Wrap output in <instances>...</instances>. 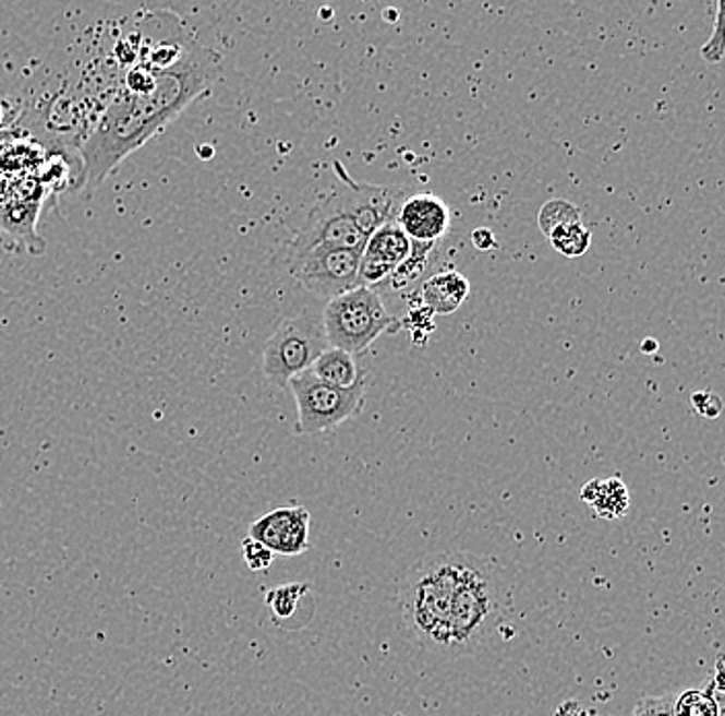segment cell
Here are the masks:
<instances>
[{"label":"cell","instance_id":"cell-5","mask_svg":"<svg viewBox=\"0 0 725 716\" xmlns=\"http://www.w3.org/2000/svg\"><path fill=\"white\" fill-rule=\"evenodd\" d=\"M328 347L324 326L316 321L307 317L282 319L264 345V377L277 386H287L291 378L310 370Z\"/></svg>","mask_w":725,"mask_h":716},{"label":"cell","instance_id":"cell-12","mask_svg":"<svg viewBox=\"0 0 725 716\" xmlns=\"http://www.w3.org/2000/svg\"><path fill=\"white\" fill-rule=\"evenodd\" d=\"M439 242H412V250L410 256L400 264L390 279L386 282V287L390 289L391 294L402 296V298H410V296H419L421 285L425 283L431 271V266L435 264V254H437Z\"/></svg>","mask_w":725,"mask_h":716},{"label":"cell","instance_id":"cell-14","mask_svg":"<svg viewBox=\"0 0 725 716\" xmlns=\"http://www.w3.org/2000/svg\"><path fill=\"white\" fill-rule=\"evenodd\" d=\"M310 370L326 384H333L338 389H349L363 378L357 368L354 356L336 347L324 349V354L314 361Z\"/></svg>","mask_w":725,"mask_h":716},{"label":"cell","instance_id":"cell-9","mask_svg":"<svg viewBox=\"0 0 725 716\" xmlns=\"http://www.w3.org/2000/svg\"><path fill=\"white\" fill-rule=\"evenodd\" d=\"M310 510L305 506H287L266 512L250 525L252 539L268 547L275 556H301L310 549Z\"/></svg>","mask_w":725,"mask_h":716},{"label":"cell","instance_id":"cell-19","mask_svg":"<svg viewBox=\"0 0 725 716\" xmlns=\"http://www.w3.org/2000/svg\"><path fill=\"white\" fill-rule=\"evenodd\" d=\"M701 57L709 64H720L725 58V0L717 2V15L713 23V34L701 46Z\"/></svg>","mask_w":725,"mask_h":716},{"label":"cell","instance_id":"cell-17","mask_svg":"<svg viewBox=\"0 0 725 716\" xmlns=\"http://www.w3.org/2000/svg\"><path fill=\"white\" fill-rule=\"evenodd\" d=\"M674 713L676 716H720V706L705 685L685 690L680 696H676Z\"/></svg>","mask_w":725,"mask_h":716},{"label":"cell","instance_id":"cell-24","mask_svg":"<svg viewBox=\"0 0 725 716\" xmlns=\"http://www.w3.org/2000/svg\"><path fill=\"white\" fill-rule=\"evenodd\" d=\"M431 317H433V312L427 310L425 306H419V308H414V310L410 312L409 321L407 322L410 324L412 339L416 337V333H419V331H425V335H428V333L435 329V324L431 322Z\"/></svg>","mask_w":725,"mask_h":716},{"label":"cell","instance_id":"cell-26","mask_svg":"<svg viewBox=\"0 0 725 716\" xmlns=\"http://www.w3.org/2000/svg\"><path fill=\"white\" fill-rule=\"evenodd\" d=\"M2 116H4V114H2V108H0V127H2Z\"/></svg>","mask_w":725,"mask_h":716},{"label":"cell","instance_id":"cell-11","mask_svg":"<svg viewBox=\"0 0 725 716\" xmlns=\"http://www.w3.org/2000/svg\"><path fill=\"white\" fill-rule=\"evenodd\" d=\"M468 294H470V283L464 275L454 268H444L428 275L421 285L419 298L421 306H425L433 314L447 317L454 314L466 302Z\"/></svg>","mask_w":725,"mask_h":716},{"label":"cell","instance_id":"cell-25","mask_svg":"<svg viewBox=\"0 0 725 716\" xmlns=\"http://www.w3.org/2000/svg\"><path fill=\"white\" fill-rule=\"evenodd\" d=\"M472 244L479 250H493L497 246V238L488 227H479L472 231Z\"/></svg>","mask_w":725,"mask_h":716},{"label":"cell","instance_id":"cell-13","mask_svg":"<svg viewBox=\"0 0 725 716\" xmlns=\"http://www.w3.org/2000/svg\"><path fill=\"white\" fill-rule=\"evenodd\" d=\"M581 500L594 510L595 516L616 521L627 514L631 506V496L620 477L608 479H592L581 488Z\"/></svg>","mask_w":725,"mask_h":716},{"label":"cell","instance_id":"cell-6","mask_svg":"<svg viewBox=\"0 0 725 716\" xmlns=\"http://www.w3.org/2000/svg\"><path fill=\"white\" fill-rule=\"evenodd\" d=\"M361 254L363 250L326 246L289 250V268L310 294L330 302L359 287Z\"/></svg>","mask_w":725,"mask_h":716},{"label":"cell","instance_id":"cell-15","mask_svg":"<svg viewBox=\"0 0 725 716\" xmlns=\"http://www.w3.org/2000/svg\"><path fill=\"white\" fill-rule=\"evenodd\" d=\"M312 597V585L307 583H291V585H280L277 588H270L266 593L264 604L268 607L273 620L285 625L291 622L298 616L299 605L303 599Z\"/></svg>","mask_w":725,"mask_h":716},{"label":"cell","instance_id":"cell-4","mask_svg":"<svg viewBox=\"0 0 725 716\" xmlns=\"http://www.w3.org/2000/svg\"><path fill=\"white\" fill-rule=\"evenodd\" d=\"M298 403L299 434H317L335 430L361 411L365 401V380L361 378L349 389H338L305 370L289 380Z\"/></svg>","mask_w":725,"mask_h":716},{"label":"cell","instance_id":"cell-16","mask_svg":"<svg viewBox=\"0 0 725 716\" xmlns=\"http://www.w3.org/2000/svg\"><path fill=\"white\" fill-rule=\"evenodd\" d=\"M551 244L557 250L558 254L567 256V259H577V256H583L590 246H592V231L588 227L583 226L581 222L579 224H567V226H560L548 236Z\"/></svg>","mask_w":725,"mask_h":716},{"label":"cell","instance_id":"cell-20","mask_svg":"<svg viewBox=\"0 0 725 716\" xmlns=\"http://www.w3.org/2000/svg\"><path fill=\"white\" fill-rule=\"evenodd\" d=\"M242 553L245 565L254 572H264L275 562V553L268 547L262 546L261 541L252 539V537L243 539Z\"/></svg>","mask_w":725,"mask_h":716},{"label":"cell","instance_id":"cell-18","mask_svg":"<svg viewBox=\"0 0 725 716\" xmlns=\"http://www.w3.org/2000/svg\"><path fill=\"white\" fill-rule=\"evenodd\" d=\"M581 222V211L565 201V199H553L548 203H544V207L540 208L539 226L542 234L548 238L557 227L567 226V224H579Z\"/></svg>","mask_w":725,"mask_h":716},{"label":"cell","instance_id":"cell-3","mask_svg":"<svg viewBox=\"0 0 725 716\" xmlns=\"http://www.w3.org/2000/svg\"><path fill=\"white\" fill-rule=\"evenodd\" d=\"M322 326L330 347L359 356L379 335L390 333L396 321L375 289L354 287L353 291L328 302Z\"/></svg>","mask_w":725,"mask_h":716},{"label":"cell","instance_id":"cell-22","mask_svg":"<svg viewBox=\"0 0 725 716\" xmlns=\"http://www.w3.org/2000/svg\"><path fill=\"white\" fill-rule=\"evenodd\" d=\"M706 688L711 690V694L717 700L720 716H725V653H720L715 657L713 673H711V679H709Z\"/></svg>","mask_w":725,"mask_h":716},{"label":"cell","instance_id":"cell-21","mask_svg":"<svg viewBox=\"0 0 725 716\" xmlns=\"http://www.w3.org/2000/svg\"><path fill=\"white\" fill-rule=\"evenodd\" d=\"M676 696H643L632 708L631 716H676L674 713Z\"/></svg>","mask_w":725,"mask_h":716},{"label":"cell","instance_id":"cell-23","mask_svg":"<svg viewBox=\"0 0 725 716\" xmlns=\"http://www.w3.org/2000/svg\"><path fill=\"white\" fill-rule=\"evenodd\" d=\"M690 401H692L694 411L699 415H703L706 419H715V417H720V414L724 411V403H722V398L715 395V393H709V391L694 393Z\"/></svg>","mask_w":725,"mask_h":716},{"label":"cell","instance_id":"cell-8","mask_svg":"<svg viewBox=\"0 0 725 716\" xmlns=\"http://www.w3.org/2000/svg\"><path fill=\"white\" fill-rule=\"evenodd\" d=\"M412 240L391 219L370 236L359 264V287L375 289L386 285L391 273L410 256Z\"/></svg>","mask_w":725,"mask_h":716},{"label":"cell","instance_id":"cell-10","mask_svg":"<svg viewBox=\"0 0 725 716\" xmlns=\"http://www.w3.org/2000/svg\"><path fill=\"white\" fill-rule=\"evenodd\" d=\"M449 207L435 194H414L407 199L398 213L396 224L412 242H439L449 229Z\"/></svg>","mask_w":725,"mask_h":716},{"label":"cell","instance_id":"cell-7","mask_svg":"<svg viewBox=\"0 0 725 716\" xmlns=\"http://www.w3.org/2000/svg\"><path fill=\"white\" fill-rule=\"evenodd\" d=\"M367 240L370 238L359 229L354 222L347 187L338 178L335 190L310 211L305 224L301 226L298 236L291 242V250H305V248H319V246L363 250Z\"/></svg>","mask_w":725,"mask_h":716},{"label":"cell","instance_id":"cell-2","mask_svg":"<svg viewBox=\"0 0 725 716\" xmlns=\"http://www.w3.org/2000/svg\"><path fill=\"white\" fill-rule=\"evenodd\" d=\"M509 609L511 595L502 565L462 551L460 570L447 599L442 657L458 659L483 651Z\"/></svg>","mask_w":725,"mask_h":716},{"label":"cell","instance_id":"cell-1","mask_svg":"<svg viewBox=\"0 0 725 716\" xmlns=\"http://www.w3.org/2000/svg\"><path fill=\"white\" fill-rule=\"evenodd\" d=\"M221 57L198 41H192L178 64L157 71L155 87L147 94L120 90L99 116L94 132L83 143V187L92 194L131 153L141 150L188 104L217 79Z\"/></svg>","mask_w":725,"mask_h":716}]
</instances>
